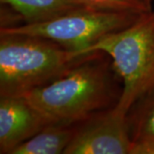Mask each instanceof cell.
Returning <instances> with one entry per match:
<instances>
[{"mask_svg": "<svg viewBox=\"0 0 154 154\" xmlns=\"http://www.w3.org/2000/svg\"><path fill=\"white\" fill-rule=\"evenodd\" d=\"M114 107L78 123L64 154L131 153L133 142L126 116L116 111Z\"/></svg>", "mask_w": 154, "mask_h": 154, "instance_id": "5", "label": "cell"}, {"mask_svg": "<svg viewBox=\"0 0 154 154\" xmlns=\"http://www.w3.org/2000/svg\"><path fill=\"white\" fill-rule=\"evenodd\" d=\"M91 53L47 38L0 33V97L22 96L51 83Z\"/></svg>", "mask_w": 154, "mask_h": 154, "instance_id": "2", "label": "cell"}, {"mask_svg": "<svg viewBox=\"0 0 154 154\" xmlns=\"http://www.w3.org/2000/svg\"><path fill=\"white\" fill-rule=\"evenodd\" d=\"M110 57L122 80L116 111L126 116L140 96L154 88V11L144 12L125 28L97 42L90 51Z\"/></svg>", "mask_w": 154, "mask_h": 154, "instance_id": "3", "label": "cell"}, {"mask_svg": "<svg viewBox=\"0 0 154 154\" xmlns=\"http://www.w3.org/2000/svg\"><path fill=\"white\" fill-rule=\"evenodd\" d=\"M120 76L109 56L94 51L60 78L23 94L48 124L74 125L116 106Z\"/></svg>", "mask_w": 154, "mask_h": 154, "instance_id": "1", "label": "cell"}, {"mask_svg": "<svg viewBox=\"0 0 154 154\" xmlns=\"http://www.w3.org/2000/svg\"><path fill=\"white\" fill-rule=\"evenodd\" d=\"M48 125L23 96L0 97V153L13 151Z\"/></svg>", "mask_w": 154, "mask_h": 154, "instance_id": "6", "label": "cell"}, {"mask_svg": "<svg viewBox=\"0 0 154 154\" xmlns=\"http://www.w3.org/2000/svg\"><path fill=\"white\" fill-rule=\"evenodd\" d=\"M126 120L133 143L154 139V88L131 105L127 112Z\"/></svg>", "mask_w": 154, "mask_h": 154, "instance_id": "9", "label": "cell"}, {"mask_svg": "<svg viewBox=\"0 0 154 154\" xmlns=\"http://www.w3.org/2000/svg\"><path fill=\"white\" fill-rule=\"evenodd\" d=\"M140 14L82 6L46 22L0 28V33L47 38L65 49L90 53L97 42L129 26Z\"/></svg>", "mask_w": 154, "mask_h": 154, "instance_id": "4", "label": "cell"}, {"mask_svg": "<svg viewBox=\"0 0 154 154\" xmlns=\"http://www.w3.org/2000/svg\"><path fill=\"white\" fill-rule=\"evenodd\" d=\"M82 5L101 11L143 13L152 11L140 0H75Z\"/></svg>", "mask_w": 154, "mask_h": 154, "instance_id": "10", "label": "cell"}, {"mask_svg": "<svg viewBox=\"0 0 154 154\" xmlns=\"http://www.w3.org/2000/svg\"><path fill=\"white\" fill-rule=\"evenodd\" d=\"M130 154H154V139H147L133 143Z\"/></svg>", "mask_w": 154, "mask_h": 154, "instance_id": "11", "label": "cell"}, {"mask_svg": "<svg viewBox=\"0 0 154 154\" xmlns=\"http://www.w3.org/2000/svg\"><path fill=\"white\" fill-rule=\"evenodd\" d=\"M23 21V24L46 22L82 7L75 0H0Z\"/></svg>", "mask_w": 154, "mask_h": 154, "instance_id": "8", "label": "cell"}, {"mask_svg": "<svg viewBox=\"0 0 154 154\" xmlns=\"http://www.w3.org/2000/svg\"><path fill=\"white\" fill-rule=\"evenodd\" d=\"M140 1H141L148 9L152 10V0H140Z\"/></svg>", "mask_w": 154, "mask_h": 154, "instance_id": "12", "label": "cell"}, {"mask_svg": "<svg viewBox=\"0 0 154 154\" xmlns=\"http://www.w3.org/2000/svg\"><path fill=\"white\" fill-rule=\"evenodd\" d=\"M77 124H48L12 154H64L75 136Z\"/></svg>", "mask_w": 154, "mask_h": 154, "instance_id": "7", "label": "cell"}]
</instances>
